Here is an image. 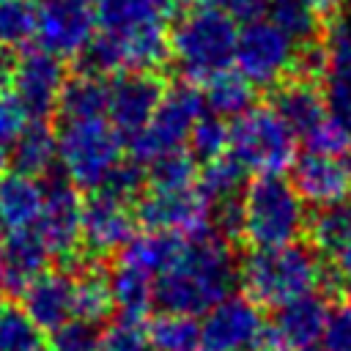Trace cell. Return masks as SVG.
Segmentation results:
<instances>
[{"label": "cell", "instance_id": "cell-25", "mask_svg": "<svg viewBox=\"0 0 351 351\" xmlns=\"http://www.w3.org/2000/svg\"><path fill=\"white\" fill-rule=\"evenodd\" d=\"M8 165L16 173L44 178L58 165L55 129H49L47 121H27V126L19 132V137L8 148Z\"/></svg>", "mask_w": 351, "mask_h": 351}, {"label": "cell", "instance_id": "cell-14", "mask_svg": "<svg viewBox=\"0 0 351 351\" xmlns=\"http://www.w3.org/2000/svg\"><path fill=\"white\" fill-rule=\"evenodd\" d=\"M36 233L41 236L49 258L71 261L82 247V197L80 189L66 178L44 186V206L36 219Z\"/></svg>", "mask_w": 351, "mask_h": 351}, {"label": "cell", "instance_id": "cell-4", "mask_svg": "<svg viewBox=\"0 0 351 351\" xmlns=\"http://www.w3.org/2000/svg\"><path fill=\"white\" fill-rule=\"evenodd\" d=\"M307 203L285 176H255L241 192V239L258 247L293 244L307 230Z\"/></svg>", "mask_w": 351, "mask_h": 351}, {"label": "cell", "instance_id": "cell-15", "mask_svg": "<svg viewBox=\"0 0 351 351\" xmlns=\"http://www.w3.org/2000/svg\"><path fill=\"white\" fill-rule=\"evenodd\" d=\"M261 307L244 293H230L217 302L200 321V348L206 351H247L263 332Z\"/></svg>", "mask_w": 351, "mask_h": 351}, {"label": "cell", "instance_id": "cell-38", "mask_svg": "<svg viewBox=\"0 0 351 351\" xmlns=\"http://www.w3.org/2000/svg\"><path fill=\"white\" fill-rule=\"evenodd\" d=\"M41 348V329L25 315L22 307L0 310V351H36Z\"/></svg>", "mask_w": 351, "mask_h": 351}, {"label": "cell", "instance_id": "cell-21", "mask_svg": "<svg viewBox=\"0 0 351 351\" xmlns=\"http://www.w3.org/2000/svg\"><path fill=\"white\" fill-rule=\"evenodd\" d=\"M269 104L288 123V129L296 134V140L304 137L307 132H313L329 115L321 82L307 80V77H296V74L271 88Z\"/></svg>", "mask_w": 351, "mask_h": 351}, {"label": "cell", "instance_id": "cell-33", "mask_svg": "<svg viewBox=\"0 0 351 351\" xmlns=\"http://www.w3.org/2000/svg\"><path fill=\"white\" fill-rule=\"evenodd\" d=\"M151 351H197L200 348V321L181 313H159L148 321Z\"/></svg>", "mask_w": 351, "mask_h": 351}, {"label": "cell", "instance_id": "cell-52", "mask_svg": "<svg viewBox=\"0 0 351 351\" xmlns=\"http://www.w3.org/2000/svg\"><path fill=\"white\" fill-rule=\"evenodd\" d=\"M36 351H44V348H36Z\"/></svg>", "mask_w": 351, "mask_h": 351}, {"label": "cell", "instance_id": "cell-22", "mask_svg": "<svg viewBox=\"0 0 351 351\" xmlns=\"http://www.w3.org/2000/svg\"><path fill=\"white\" fill-rule=\"evenodd\" d=\"M184 0H96V30L129 33L165 25L178 16Z\"/></svg>", "mask_w": 351, "mask_h": 351}, {"label": "cell", "instance_id": "cell-49", "mask_svg": "<svg viewBox=\"0 0 351 351\" xmlns=\"http://www.w3.org/2000/svg\"><path fill=\"white\" fill-rule=\"evenodd\" d=\"M0 310H3V293H0Z\"/></svg>", "mask_w": 351, "mask_h": 351}, {"label": "cell", "instance_id": "cell-36", "mask_svg": "<svg viewBox=\"0 0 351 351\" xmlns=\"http://www.w3.org/2000/svg\"><path fill=\"white\" fill-rule=\"evenodd\" d=\"M186 151L197 162H208V159H217V156L228 154V123H225V118L203 112L189 129Z\"/></svg>", "mask_w": 351, "mask_h": 351}, {"label": "cell", "instance_id": "cell-8", "mask_svg": "<svg viewBox=\"0 0 351 351\" xmlns=\"http://www.w3.org/2000/svg\"><path fill=\"white\" fill-rule=\"evenodd\" d=\"M299 47L269 19L244 22L236 38V69L255 88H274L282 80L293 77Z\"/></svg>", "mask_w": 351, "mask_h": 351}, {"label": "cell", "instance_id": "cell-7", "mask_svg": "<svg viewBox=\"0 0 351 351\" xmlns=\"http://www.w3.org/2000/svg\"><path fill=\"white\" fill-rule=\"evenodd\" d=\"M206 112L200 88L192 82H178L165 88L162 101L145 129H140L132 140H126L129 159L140 162L143 167L170 151L186 148V137L192 123Z\"/></svg>", "mask_w": 351, "mask_h": 351}, {"label": "cell", "instance_id": "cell-20", "mask_svg": "<svg viewBox=\"0 0 351 351\" xmlns=\"http://www.w3.org/2000/svg\"><path fill=\"white\" fill-rule=\"evenodd\" d=\"M19 296L25 315L41 332H52L74 318V277L66 271H41Z\"/></svg>", "mask_w": 351, "mask_h": 351}, {"label": "cell", "instance_id": "cell-46", "mask_svg": "<svg viewBox=\"0 0 351 351\" xmlns=\"http://www.w3.org/2000/svg\"><path fill=\"white\" fill-rule=\"evenodd\" d=\"M195 5H203V8H222L225 11V0H192Z\"/></svg>", "mask_w": 351, "mask_h": 351}, {"label": "cell", "instance_id": "cell-51", "mask_svg": "<svg viewBox=\"0 0 351 351\" xmlns=\"http://www.w3.org/2000/svg\"><path fill=\"white\" fill-rule=\"evenodd\" d=\"M197 351H206V348H197Z\"/></svg>", "mask_w": 351, "mask_h": 351}, {"label": "cell", "instance_id": "cell-6", "mask_svg": "<svg viewBox=\"0 0 351 351\" xmlns=\"http://www.w3.org/2000/svg\"><path fill=\"white\" fill-rule=\"evenodd\" d=\"M296 134L271 104H252L228 123V154L255 176H282L296 159Z\"/></svg>", "mask_w": 351, "mask_h": 351}, {"label": "cell", "instance_id": "cell-17", "mask_svg": "<svg viewBox=\"0 0 351 351\" xmlns=\"http://www.w3.org/2000/svg\"><path fill=\"white\" fill-rule=\"evenodd\" d=\"M321 44L326 55L321 77L326 110L340 126L351 132V8L335 14Z\"/></svg>", "mask_w": 351, "mask_h": 351}, {"label": "cell", "instance_id": "cell-40", "mask_svg": "<svg viewBox=\"0 0 351 351\" xmlns=\"http://www.w3.org/2000/svg\"><path fill=\"white\" fill-rule=\"evenodd\" d=\"M351 143V132L346 126H340L332 115H326L313 132H307L302 137L304 151H315V154H329V156H340L348 151Z\"/></svg>", "mask_w": 351, "mask_h": 351}, {"label": "cell", "instance_id": "cell-13", "mask_svg": "<svg viewBox=\"0 0 351 351\" xmlns=\"http://www.w3.org/2000/svg\"><path fill=\"white\" fill-rule=\"evenodd\" d=\"M165 82L154 71H121L107 82V121L123 140H132L156 112Z\"/></svg>", "mask_w": 351, "mask_h": 351}, {"label": "cell", "instance_id": "cell-48", "mask_svg": "<svg viewBox=\"0 0 351 351\" xmlns=\"http://www.w3.org/2000/svg\"><path fill=\"white\" fill-rule=\"evenodd\" d=\"M346 154H348V159H346V165H348V170H351V143H348V151H346Z\"/></svg>", "mask_w": 351, "mask_h": 351}, {"label": "cell", "instance_id": "cell-42", "mask_svg": "<svg viewBox=\"0 0 351 351\" xmlns=\"http://www.w3.org/2000/svg\"><path fill=\"white\" fill-rule=\"evenodd\" d=\"M25 126H27L25 110L19 107V101L11 93H3L0 96V148L8 151Z\"/></svg>", "mask_w": 351, "mask_h": 351}, {"label": "cell", "instance_id": "cell-34", "mask_svg": "<svg viewBox=\"0 0 351 351\" xmlns=\"http://www.w3.org/2000/svg\"><path fill=\"white\" fill-rule=\"evenodd\" d=\"M197 181V159L186 151H170L145 165V189H186Z\"/></svg>", "mask_w": 351, "mask_h": 351}, {"label": "cell", "instance_id": "cell-50", "mask_svg": "<svg viewBox=\"0 0 351 351\" xmlns=\"http://www.w3.org/2000/svg\"><path fill=\"white\" fill-rule=\"evenodd\" d=\"M3 230H5V228H3V222H0V236H3Z\"/></svg>", "mask_w": 351, "mask_h": 351}, {"label": "cell", "instance_id": "cell-35", "mask_svg": "<svg viewBox=\"0 0 351 351\" xmlns=\"http://www.w3.org/2000/svg\"><path fill=\"white\" fill-rule=\"evenodd\" d=\"M36 36L33 0H0V47L16 49Z\"/></svg>", "mask_w": 351, "mask_h": 351}, {"label": "cell", "instance_id": "cell-19", "mask_svg": "<svg viewBox=\"0 0 351 351\" xmlns=\"http://www.w3.org/2000/svg\"><path fill=\"white\" fill-rule=\"evenodd\" d=\"M49 252L36 228H19L0 236V293L19 296L41 271H47Z\"/></svg>", "mask_w": 351, "mask_h": 351}, {"label": "cell", "instance_id": "cell-32", "mask_svg": "<svg viewBox=\"0 0 351 351\" xmlns=\"http://www.w3.org/2000/svg\"><path fill=\"white\" fill-rule=\"evenodd\" d=\"M110 291H112V302H115V307H121V313L148 315V310L154 307V277L134 266L115 263V269L110 274Z\"/></svg>", "mask_w": 351, "mask_h": 351}, {"label": "cell", "instance_id": "cell-16", "mask_svg": "<svg viewBox=\"0 0 351 351\" xmlns=\"http://www.w3.org/2000/svg\"><path fill=\"white\" fill-rule=\"evenodd\" d=\"M310 247L321 255L326 285L351 293V200L321 208L310 222Z\"/></svg>", "mask_w": 351, "mask_h": 351}, {"label": "cell", "instance_id": "cell-31", "mask_svg": "<svg viewBox=\"0 0 351 351\" xmlns=\"http://www.w3.org/2000/svg\"><path fill=\"white\" fill-rule=\"evenodd\" d=\"M266 19L274 22L296 47L321 38V16L307 0H271L266 8Z\"/></svg>", "mask_w": 351, "mask_h": 351}, {"label": "cell", "instance_id": "cell-43", "mask_svg": "<svg viewBox=\"0 0 351 351\" xmlns=\"http://www.w3.org/2000/svg\"><path fill=\"white\" fill-rule=\"evenodd\" d=\"M271 0H225V11L236 19V22H252L261 19L266 14Z\"/></svg>", "mask_w": 351, "mask_h": 351}, {"label": "cell", "instance_id": "cell-45", "mask_svg": "<svg viewBox=\"0 0 351 351\" xmlns=\"http://www.w3.org/2000/svg\"><path fill=\"white\" fill-rule=\"evenodd\" d=\"M307 3L318 11V16H335L348 5V0H307Z\"/></svg>", "mask_w": 351, "mask_h": 351}, {"label": "cell", "instance_id": "cell-30", "mask_svg": "<svg viewBox=\"0 0 351 351\" xmlns=\"http://www.w3.org/2000/svg\"><path fill=\"white\" fill-rule=\"evenodd\" d=\"M244 178H247V170L230 156V154H222L217 159H208L197 167V181L195 186L203 192V197L214 206L225 203V200H233L244 192Z\"/></svg>", "mask_w": 351, "mask_h": 351}, {"label": "cell", "instance_id": "cell-12", "mask_svg": "<svg viewBox=\"0 0 351 351\" xmlns=\"http://www.w3.org/2000/svg\"><path fill=\"white\" fill-rule=\"evenodd\" d=\"M96 33V14L88 0H38L36 41L58 58H77Z\"/></svg>", "mask_w": 351, "mask_h": 351}, {"label": "cell", "instance_id": "cell-23", "mask_svg": "<svg viewBox=\"0 0 351 351\" xmlns=\"http://www.w3.org/2000/svg\"><path fill=\"white\" fill-rule=\"evenodd\" d=\"M326 315H329L326 299L318 293H307L277 307L269 326L274 329V335L282 340L285 348H302V346H315L321 340Z\"/></svg>", "mask_w": 351, "mask_h": 351}, {"label": "cell", "instance_id": "cell-29", "mask_svg": "<svg viewBox=\"0 0 351 351\" xmlns=\"http://www.w3.org/2000/svg\"><path fill=\"white\" fill-rule=\"evenodd\" d=\"M115 302L110 291V274L99 266H85L74 277V318L101 324L110 318Z\"/></svg>", "mask_w": 351, "mask_h": 351}, {"label": "cell", "instance_id": "cell-44", "mask_svg": "<svg viewBox=\"0 0 351 351\" xmlns=\"http://www.w3.org/2000/svg\"><path fill=\"white\" fill-rule=\"evenodd\" d=\"M16 60H19V55H16L14 49L0 47V96H3V93H11V88H14Z\"/></svg>", "mask_w": 351, "mask_h": 351}, {"label": "cell", "instance_id": "cell-3", "mask_svg": "<svg viewBox=\"0 0 351 351\" xmlns=\"http://www.w3.org/2000/svg\"><path fill=\"white\" fill-rule=\"evenodd\" d=\"M239 25L222 8H192L170 30V58L184 82L200 85L230 69Z\"/></svg>", "mask_w": 351, "mask_h": 351}, {"label": "cell", "instance_id": "cell-10", "mask_svg": "<svg viewBox=\"0 0 351 351\" xmlns=\"http://www.w3.org/2000/svg\"><path fill=\"white\" fill-rule=\"evenodd\" d=\"M137 230L134 203L107 189H93L82 200V250L93 258L121 252Z\"/></svg>", "mask_w": 351, "mask_h": 351}, {"label": "cell", "instance_id": "cell-53", "mask_svg": "<svg viewBox=\"0 0 351 351\" xmlns=\"http://www.w3.org/2000/svg\"><path fill=\"white\" fill-rule=\"evenodd\" d=\"M33 3H36V0H33Z\"/></svg>", "mask_w": 351, "mask_h": 351}, {"label": "cell", "instance_id": "cell-2", "mask_svg": "<svg viewBox=\"0 0 351 351\" xmlns=\"http://www.w3.org/2000/svg\"><path fill=\"white\" fill-rule=\"evenodd\" d=\"M326 282L321 255L307 244L258 247L239 263V285L258 307L277 310Z\"/></svg>", "mask_w": 351, "mask_h": 351}, {"label": "cell", "instance_id": "cell-18", "mask_svg": "<svg viewBox=\"0 0 351 351\" xmlns=\"http://www.w3.org/2000/svg\"><path fill=\"white\" fill-rule=\"evenodd\" d=\"M291 184L304 203L329 208L351 200V170L340 156L304 151L291 162Z\"/></svg>", "mask_w": 351, "mask_h": 351}, {"label": "cell", "instance_id": "cell-47", "mask_svg": "<svg viewBox=\"0 0 351 351\" xmlns=\"http://www.w3.org/2000/svg\"><path fill=\"white\" fill-rule=\"evenodd\" d=\"M282 351H321V348H315V346H302V348H282Z\"/></svg>", "mask_w": 351, "mask_h": 351}, {"label": "cell", "instance_id": "cell-11", "mask_svg": "<svg viewBox=\"0 0 351 351\" xmlns=\"http://www.w3.org/2000/svg\"><path fill=\"white\" fill-rule=\"evenodd\" d=\"M66 66L63 58L47 49H27L16 60L14 88L11 96L25 110L27 121H47L58 110L60 90L66 85Z\"/></svg>", "mask_w": 351, "mask_h": 351}, {"label": "cell", "instance_id": "cell-37", "mask_svg": "<svg viewBox=\"0 0 351 351\" xmlns=\"http://www.w3.org/2000/svg\"><path fill=\"white\" fill-rule=\"evenodd\" d=\"M148 321L145 315L121 313L101 332V351H148Z\"/></svg>", "mask_w": 351, "mask_h": 351}, {"label": "cell", "instance_id": "cell-1", "mask_svg": "<svg viewBox=\"0 0 351 351\" xmlns=\"http://www.w3.org/2000/svg\"><path fill=\"white\" fill-rule=\"evenodd\" d=\"M239 282V266L230 250L214 228L184 239L178 255L154 277V304L162 313L206 315L217 302L233 293Z\"/></svg>", "mask_w": 351, "mask_h": 351}, {"label": "cell", "instance_id": "cell-41", "mask_svg": "<svg viewBox=\"0 0 351 351\" xmlns=\"http://www.w3.org/2000/svg\"><path fill=\"white\" fill-rule=\"evenodd\" d=\"M318 343L321 351H351V302H340L329 307Z\"/></svg>", "mask_w": 351, "mask_h": 351}, {"label": "cell", "instance_id": "cell-27", "mask_svg": "<svg viewBox=\"0 0 351 351\" xmlns=\"http://www.w3.org/2000/svg\"><path fill=\"white\" fill-rule=\"evenodd\" d=\"M55 115L60 121H88L107 118V80L80 71L66 80Z\"/></svg>", "mask_w": 351, "mask_h": 351}, {"label": "cell", "instance_id": "cell-39", "mask_svg": "<svg viewBox=\"0 0 351 351\" xmlns=\"http://www.w3.org/2000/svg\"><path fill=\"white\" fill-rule=\"evenodd\" d=\"M49 351H101V329L99 324L69 318L49 332Z\"/></svg>", "mask_w": 351, "mask_h": 351}, {"label": "cell", "instance_id": "cell-28", "mask_svg": "<svg viewBox=\"0 0 351 351\" xmlns=\"http://www.w3.org/2000/svg\"><path fill=\"white\" fill-rule=\"evenodd\" d=\"M181 244H184V236L165 233V230H143L126 241V247L118 252V263L134 266V269L156 277L178 255Z\"/></svg>", "mask_w": 351, "mask_h": 351}, {"label": "cell", "instance_id": "cell-26", "mask_svg": "<svg viewBox=\"0 0 351 351\" xmlns=\"http://www.w3.org/2000/svg\"><path fill=\"white\" fill-rule=\"evenodd\" d=\"M200 96H203V107L211 115L219 118H236L244 110H250L255 104V85L239 71V69H225L214 77H208L206 82L197 85Z\"/></svg>", "mask_w": 351, "mask_h": 351}, {"label": "cell", "instance_id": "cell-5", "mask_svg": "<svg viewBox=\"0 0 351 351\" xmlns=\"http://www.w3.org/2000/svg\"><path fill=\"white\" fill-rule=\"evenodd\" d=\"M55 143L63 178L85 192L99 189L126 151V140L107 118L60 121L55 129Z\"/></svg>", "mask_w": 351, "mask_h": 351}, {"label": "cell", "instance_id": "cell-24", "mask_svg": "<svg viewBox=\"0 0 351 351\" xmlns=\"http://www.w3.org/2000/svg\"><path fill=\"white\" fill-rule=\"evenodd\" d=\"M44 206V184L33 176L8 170L0 173V222L8 230L33 228Z\"/></svg>", "mask_w": 351, "mask_h": 351}, {"label": "cell", "instance_id": "cell-9", "mask_svg": "<svg viewBox=\"0 0 351 351\" xmlns=\"http://www.w3.org/2000/svg\"><path fill=\"white\" fill-rule=\"evenodd\" d=\"M211 203L197 186L186 189H145L134 200L137 225L176 236H200L211 230Z\"/></svg>", "mask_w": 351, "mask_h": 351}]
</instances>
